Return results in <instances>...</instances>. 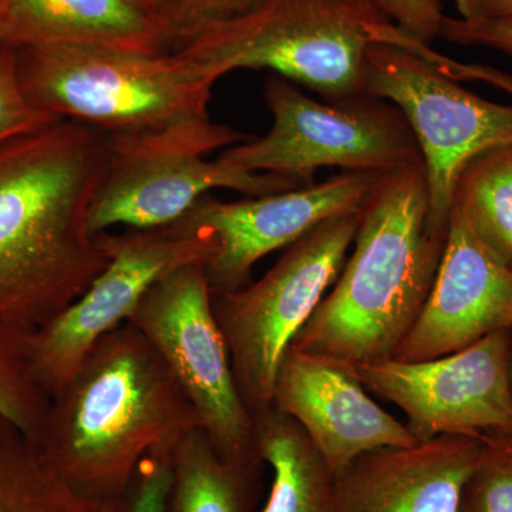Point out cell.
Segmentation results:
<instances>
[{
	"label": "cell",
	"mask_w": 512,
	"mask_h": 512,
	"mask_svg": "<svg viewBox=\"0 0 512 512\" xmlns=\"http://www.w3.org/2000/svg\"><path fill=\"white\" fill-rule=\"evenodd\" d=\"M110 157L106 136L66 119L0 146V315L39 329L104 271L89 212Z\"/></svg>",
	"instance_id": "cell-1"
},
{
	"label": "cell",
	"mask_w": 512,
	"mask_h": 512,
	"mask_svg": "<svg viewBox=\"0 0 512 512\" xmlns=\"http://www.w3.org/2000/svg\"><path fill=\"white\" fill-rule=\"evenodd\" d=\"M200 419L174 373L130 322L90 348L50 400L35 440L47 464L89 500H126L138 464L173 450Z\"/></svg>",
	"instance_id": "cell-2"
},
{
	"label": "cell",
	"mask_w": 512,
	"mask_h": 512,
	"mask_svg": "<svg viewBox=\"0 0 512 512\" xmlns=\"http://www.w3.org/2000/svg\"><path fill=\"white\" fill-rule=\"evenodd\" d=\"M23 93L37 110L100 131L114 154H195L249 140L211 120L212 84L175 52L84 45L15 47Z\"/></svg>",
	"instance_id": "cell-3"
},
{
	"label": "cell",
	"mask_w": 512,
	"mask_h": 512,
	"mask_svg": "<svg viewBox=\"0 0 512 512\" xmlns=\"http://www.w3.org/2000/svg\"><path fill=\"white\" fill-rule=\"evenodd\" d=\"M424 165L380 175L355 249L291 348L352 367L393 359L429 298L446 238L427 229Z\"/></svg>",
	"instance_id": "cell-4"
},
{
	"label": "cell",
	"mask_w": 512,
	"mask_h": 512,
	"mask_svg": "<svg viewBox=\"0 0 512 512\" xmlns=\"http://www.w3.org/2000/svg\"><path fill=\"white\" fill-rule=\"evenodd\" d=\"M389 19L369 0H264L174 50L214 86L235 70H271L325 100L365 92L367 49Z\"/></svg>",
	"instance_id": "cell-5"
},
{
	"label": "cell",
	"mask_w": 512,
	"mask_h": 512,
	"mask_svg": "<svg viewBox=\"0 0 512 512\" xmlns=\"http://www.w3.org/2000/svg\"><path fill=\"white\" fill-rule=\"evenodd\" d=\"M264 97L271 130L225 148L218 157L225 164L301 185L315 183L323 167L383 175L424 165L412 128L389 101L370 94L313 100L276 74L266 79Z\"/></svg>",
	"instance_id": "cell-6"
},
{
	"label": "cell",
	"mask_w": 512,
	"mask_h": 512,
	"mask_svg": "<svg viewBox=\"0 0 512 512\" xmlns=\"http://www.w3.org/2000/svg\"><path fill=\"white\" fill-rule=\"evenodd\" d=\"M359 218L360 210L330 218L286 248L255 284L212 295L238 390L252 416L272 406L279 365L338 279Z\"/></svg>",
	"instance_id": "cell-7"
},
{
	"label": "cell",
	"mask_w": 512,
	"mask_h": 512,
	"mask_svg": "<svg viewBox=\"0 0 512 512\" xmlns=\"http://www.w3.org/2000/svg\"><path fill=\"white\" fill-rule=\"evenodd\" d=\"M127 322L163 356L222 460L247 471L265 464L255 420L242 400L214 311L204 264L185 266L148 289Z\"/></svg>",
	"instance_id": "cell-8"
},
{
	"label": "cell",
	"mask_w": 512,
	"mask_h": 512,
	"mask_svg": "<svg viewBox=\"0 0 512 512\" xmlns=\"http://www.w3.org/2000/svg\"><path fill=\"white\" fill-rule=\"evenodd\" d=\"M365 92L394 104L412 128L429 190L427 229L446 238L454 188L466 165L512 146V106L468 92L423 56L386 42L367 49Z\"/></svg>",
	"instance_id": "cell-9"
},
{
	"label": "cell",
	"mask_w": 512,
	"mask_h": 512,
	"mask_svg": "<svg viewBox=\"0 0 512 512\" xmlns=\"http://www.w3.org/2000/svg\"><path fill=\"white\" fill-rule=\"evenodd\" d=\"M96 237L109 259L106 268L76 302L33 332L37 376L50 397L101 336L126 322L151 286L185 266L205 264L215 249L210 232L180 222Z\"/></svg>",
	"instance_id": "cell-10"
},
{
	"label": "cell",
	"mask_w": 512,
	"mask_h": 512,
	"mask_svg": "<svg viewBox=\"0 0 512 512\" xmlns=\"http://www.w3.org/2000/svg\"><path fill=\"white\" fill-rule=\"evenodd\" d=\"M511 332H497L424 362L390 359L349 369L366 390L399 407L416 440L512 433Z\"/></svg>",
	"instance_id": "cell-11"
},
{
	"label": "cell",
	"mask_w": 512,
	"mask_h": 512,
	"mask_svg": "<svg viewBox=\"0 0 512 512\" xmlns=\"http://www.w3.org/2000/svg\"><path fill=\"white\" fill-rule=\"evenodd\" d=\"M379 177L345 171L322 183L238 201L207 194L177 222L214 238L204 264L212 295L235 292L249 285L259 259L291 247L330 218L359 211Z\"/></svg>",
	"instance_id": "cell-12"
},
{
	"label": "cell",
	"mask_w": 512,
	"mask_h": 512,
	"mask_svg": "<svg viewBox=\"0 0 512 512\" xmlns=\"http://www.w3.org/2000/svg\"><path fill=\"white\" fill-rule=\"evenodd\" d=\"M497 332H512V268L453 207L433 288L393 359H437Z\"/></svg>",
	"instance_id": "cell-13"
},
{
	"label": "cell",
	"mask_w": 512,
	"mask_h": 512,
	"mask_svg": "<svg viewBox=\"0 0 512 512\" xmlns=\"http://www.w3.org/2000/svg\"><path fill=\"white\" fill-rule=\"evenodd\" d=\"M305 187L282 175L248 173L220 158L195 154H114L90 208L92 235L124 227L148 229L175 224L195 202L218 188L261 197Z\"/></svg>",
	"instance_id": "cell-14"
},
{
	"label": "cell",
	"mask_w": 512,
	"mask_h": 512,
	"mask_svg": "<svg viewBox=\"0 0 512 512\" xmlns=\"http://www.w3.org/2000/svg\"><path fill=\"white\" fill-rule=\"evenodd\" d=\"M272 406L302 427L333 476L367 451L419 443L349 369L293 348L276 373Z\"/></svg>",
	"instance_id": "cell-15"
},
{
	"label": "cell",
	"mask_w": 512,
	"mask_h": 512,
	"mask_svg": "<svg viewBox=\"0 0 512 512\" xmlns=\"http://www.w3.org/2000/svg\"><path fill=\"white\" fill-rule=\"evenodd\" d=\"M483 434H443L360 454L335 476V512H458Z\"/></svg>",
	"instance_id": "cell-16"
},
{
	"label": "cell",
	"mask_w": 512,
	"mask_h": 512,
	"mask_svg": "<svg viewBox=\"0 0 512 512\" xmlns=\"http://www.w3.org/2000/svg\"><path fill=\"white\" fill-rule=\"evenodd\" d=\"M3 42L173 52L148 0H16Z\"/></svg>",
	"instance_id": "cell-17"
},
{
	"label": "cell",
	"mask_w": 512,
	"mask_h": 512,
	"mask_svg": "<svg viewBox=\"0 0 512 512\" xmlns=\"http://www.w3.org/2000/svg\"><path fill=\"white\" fill-rule=\"evenodd\" d=\"M254 420L259 456L274 471L262 512H335V476L302 427L275 406Z\"/></svg>",
	"instance_id": "cell-18"
},
{
	"label": "cell",
	"mask_w": 512,
	"mask_h": 512,
	"mask_svg": "<svg viewBox=\"0 0 512 512\" xmlns=\"http://www.w3.org/2000/svg\"><path fill=\"white\" fill-rule=\"evenodd\" d=\"M261 473L222 460L200 427L188 431L171 451L165 512H254Z\"/></svg>",
	"instance_id": "cell-19"
},
{
	"label": "cell",
	"mask_w": 512,
	"mask_h": 512,
	"mask_svg": "<svg viewBox=\"0 0 512 512\" xmlns=\"http://www.w3.org/2000/svg\"><path fill=\"white\" fill-rule=\"evenodd\" d=\"M0 512H127V498L101 503L77 494L36 441L0 416Z\"/></svg>",
	"instance_id": "cell-20"
},
{
	"label": "cell",
	"mask_w": 512,
	"mask_h": 512,
	"mask_svg": "<svg viewBox=\"0 0 512 512\" xmlns=\"http://www.w3.org/2000/svg\"><path fill=\"white\" fill-rule=\"evenodd\" d=\"M453 207L512 268V146L494 148L466 165L454 188Z\"/></svg>",
	"instance_id": "cell-21"
},
{
	"label": "cell",
	"mask_w": 512,
	"mask_h": 512,
	"mask_svg": "<svg viewBox=\"0 0 512 512\" xmlns=\"http://www.w3.org/2000/svg\"><path fill=\"white\" fill-rule=\"evenodd\" d=\"M33 332L0 315V416L36 440L52 397L37 376Z\"/></svg>",
	"instance_id": "cell-22"
},
{
	"label": "cell",
	"mask_w": 512,
	"mask_h": 512,
	"mask_svg": "<svg viewBox=\"0 0 512 512\" xmlns=\"http://www.w3.org/2000/svg\"><path fill=\"white\" fill-rule=\"evenodd\" d=\"M483 453L461 493L458 512H512V433H484Z\"/></svg>",
	"instance_id": "cell-23"
},
{
	"label": "cell",
	"mask_w": 512,
	"mask_h": 512,
	"mask_svg": "<svg viewBox=\"0 0 512 512\" xmlns=\"http://www.w3.org/2000/svg\"><path fill=\"white\" fill-rule=\"evenodd\" d=\"M171 50L212 26L251 12L264 0H148Z\"/></svg>",
	"instance_id": "cell-24"
},
{
	"label": "cell",
	"mask_w": 512,
	"mask_h": 512,
	"mask_svg": "<svg viewBox=\"0 0 512 512\" xmlns=\"http://www.w3.org/2000/svg\"><path fill=\"white\" fill-rule=\"evenodd\" d=\"M55 120L33 107L23 93L15 47L0 46V146Z\"/></svg>",
	"instance_id": "cell-25"
},
{
	"label": "cell",
	"mask_w": 512,
	"mask_h": 512,
	"mask_svg": "<svg viewBox=\"0 0 512 512\" xmlns=\"http://www.w3.org/2000/svg\"><path fill=\"white\" fill-rule=\"evenodd\" d=\"M171 451H151L138 464L127 494V512H165L171 487Z\"/></svg>",
	"instance_id": "cell-26"
},
{
	"label": "cell",
	"mask_w": 512,
	"mask_h": 512,
	"mask_svg": "<svg viewBox=\"0 0 512 512\" xmlns=\"http://www.w3.org/2000/svg\"><path fill=\"white\" fill-rule=\"evenodd\" d=\"M397 28L421 43L440 37L444 12L441 0H369Z\"/></svg>",
	"instance_id": "cell-27"
},
{
	"label": "cell",
	"mask_w": 512,
	"mask_h": 512,
	"mask_svg": "<svg viewBox=\"0 0 512 512\" xmlns=\"http://www.w3.org/2000/svg\"><path fill=\"white\" fill-rule=\"evenodd\" d=\"M440 37L453 45L484 47L512 59V22H471L446 15Z\"/></svg>",
	"instance_id": "cell-28"
},
{
	"label": "cell",
	"mask_w": 512,
	"mask_h": 512,
	"mask_svg": "<svg viewBox=\"0 0 512 512\" xmlns=\"http://www.w3.org/2000/svg\"><path fill=\"white\" fill-rule=\"evenodd\" d=\"M404 46L429 60L439 72L450 77V79L456 80V82L490 84L495 89L503 90V92L512 96V74L510 73L495 69L493 66H487V64L466 63L451 59V57L441 55L431 45L421 43L419 40L412 39V37L404 40Z\"/></svg>",
	"instance_id": "cell-29"
},
{
	"label": "cell",
	"mask_w": 512,
	"mask_h": 512,
	"mask_svg": "<svg viewBox=\"0 0 512 512\" xmlns=\"http://www.w3.org/2000/svg\"><path fill=\"white\" fill-rule=\"evenodd\" d=\"M458 18L471 22H512V0H451Z\"/></svg>",
	"instance_id": "cell-30"
},
{
	"label": "cell",
	"mask_w": 512,
	"mask_h": 512,
	"mask_svg": "<svg viewBox=\"0 0 512 512\" xmlns=\"http://www.w3.org/2000/svg\"><path fill=\"white\" fill-rule=\"evenodd\" d=\"M15 2L16 0H0V35H2V37L3 30H5L6 23H8Z\"/></svg>",
	"instance_id": "cell-31"
},
{
	"label": "cell",
	"mask_w": 512,
	"mask_h": 512,
	"mask_svg": "<svg viewBox=\"0 0 512 512\" xmlns=\"http://www.w3.org/2000/svg\"><path fill=\"white\" fill-rule=\"evenodd\" d=\"M510 389L512 396V332H511V349H510Z\"/></svg>",
	"instance_id": "cell-32"
},
{
	"label": "cell",
	"mask_w": 512,
	"mask_h": 512,
	"mask_svg": "<svg viewBox=\"0 0 512 512\" xmlns=\"http://www.w3.org/2000/svg\"><path fill=\"white\" fill-rule=\"evenodd\" d=\"M3 45H5V43H3V37H2V35H0V46H3Z\"/></svg>",
	"instance_id": "cell-33"
},
{
	"label": "cell",
	"mask_w": 512,
	"mask_h": 512,
	"mask_svg": "<svg viewBox=\"0 0 512 512\" xmlns=\"http://www.w3.org/2000/svg\"><path fill=\"white\" fill-rule=\"evenodd\" d=\"M441 2H446V0H441Z\"/></svg>",
	"instance_id": "cell-34"
}]
</instances>
